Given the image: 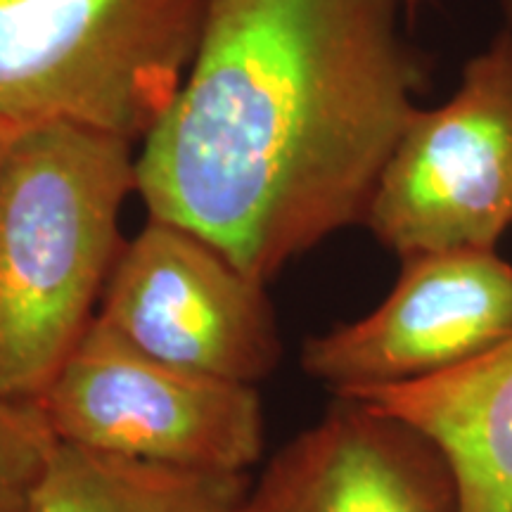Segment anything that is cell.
Here are the masks:
<instances>
[{"label":"cell","instance_id":"obj_1","mask_svg":"<svg viewBox=\"0 0 512 512\" xmlns=\"http://www.w3.org/2000/svg\"><path fill=\"white\" fill-rule=\"evenodd\" d=\"M415 0H209L188 74L136 155L150 219L268 283L366 223L427 64Z\"/></svg>","mask_w":512,"mask_h":512},{"label":"cell","instance_id":"obj_2","mask_svg":"<svg viewBox=\"0 0 512 512\" xmlns=\"http://www.w3.org/2000/svg\"><path fill=\"white\" fill-rule=\"evenodd\" d=\"M131 192L128 140L67 121L17 128L0 176V396L36 399L98 316Z\"/></svg>","mask_w":512,"mask_h":512},{"label":"cell","instance_id":"obj_3","mask_svg":"<svg viewBox=\"0 0 512 512\" xmlns=\"http://www.w3.org/2000/svg\"><path fill=\"white\" fill-rule=\"evenodd\" d=\"M209 0H0V117L138 143L181 88Z\"/></svg>","mask_w":512,"mask_h":512},{"label":"cell","instance_id":"obj_4","mask_svg":"<svg viewBox=\"0 0 512 512\" xmlns=\"http://www.w3.org/2000/svg\"><path fill=\"white\" fill-rule=\"evenodd\" d=\"M36 401L62 444L230 475H247L264 456L254 384L159 361L98 316Z\"/></svg>","mask_w":512,"mask_h":512},{"label":"cell","instance_id":"obj_5","mask_svg":"<svg viewBox=\"0 0 512 512\" xmlns=\"http://www.w3.org/2000/svg\"><path fill=\"white\" fill-rule=\"evenodd\" d=\"M389 252L496 249L512 226V34L463 69L437 110H415L384 166L366 223Z\"/></svg>","mask_w":512,"mask_h":512},{"label":"cell","instance_id":"obj_6","mask_svg":"<svg viewBox=\"0 0 512 512\" xmlns=\"http://www.w3.org/2000/svg\"><path fill=\"white\" fill-rule=\"evenodd\" d=\"M98 318L159 361L254 387L283 356L266 285L200 235L150 216L121 249Z\"/></svg>","mask_w":512,"mask_h":512},{"label":"cell","instance_id":"obj_7","mask_svg":"<svg viewBox=\"0 0 512 512\" xmlns=\"http://www.w3.org/2000/svg\"><path fill=\"white\" fill-rule=\"evenodd\" d=\"M368 316L306 339L302 368L335 396L463 368L512 337V261L496 249L401 259Z\"/></svg>","mask_w":512,"mask_h":512},{"label":"cell","instance_id":"obj_8","mask_svg":"<svg viewBox=\"0 0 512 512\" xmlns=\"http://www.w3.org/2000/svg\"><path fill=\"white\" fill-rule=\"evenodd\" d=\"M249 484L240 512H460L444 451L373 403L335 396Z\"/></svg>","mask_w":512,"mask_h":512},{"label":"cell","instance_id":"obj_9","mask_svg":"<svg viewBox=\"0 0 512 512\" xmlns=\"http://www.w3.org/2000/svg\"><path fill=\"white\" fill-rule=\"evenodd\" d=\"M344 396L432 439L456 475L460 512H512V337L444 375Z\"/></svg>","mask_w":512,"mask_h":512},{"label":"cell","instance_id":"obj_10","mask_svg":"<svg viewBox=\"0 0 512 512\" xmlns=\"http://www.w3.org/2000/svg\"><path fill=\"white\" fill-rule=\"evenodd\" d=\"M249 475L188 470L57 441L31 512H240Z\"/></svg>","mask_w":512,"mask_h":512},{"label":"cell","instance_id":"obj_11","mask_svg":"<svg viewBox=\"0 0 512 512\" xmlns=\"http://www.w3.org/2000/svg\"><path fill=\"white\" fill-rule=\"evenodd\" d=\"M55 446L36 399L0 396V512H31Z\"/></svg>","mask_w":512,"mask_h":512},{"label":"cell","instance_id":"obj_12","mask_svg":"<svg viewBox=\"0 0 512 512\" xmlns=\"http://www.w3.org/2000/svg\"><path fill=\"white\" fill-rule=\"evenodd\" d=\"M17 124H12V121L0 117V176H3V166H5V159H8V152H10V145H12V138H15L17 133Z\"/></svg>","mask_w":512,"mask_h":512},{"label":"cell","instance_id":"obj_13","mask_svg":"<svg viewBox=\"0 0 512 512\" xmlns=\"http://www.w3.org/2000/svg\"><path fill=\"white\" fill-rule=\"evenodd\" d=\"M503 8H505V12H508V15L512 17V0H503Z\"/></svg>","mask_w":512,"mask_h":512}]
</instances>
